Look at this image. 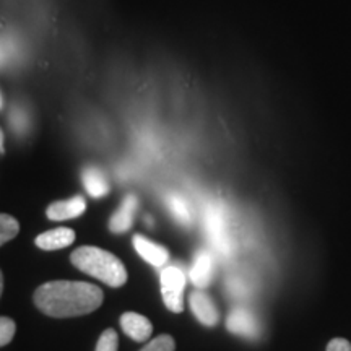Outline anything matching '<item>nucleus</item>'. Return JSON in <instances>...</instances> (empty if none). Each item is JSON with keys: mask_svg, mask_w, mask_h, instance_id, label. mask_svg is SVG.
<instances>
[{"mask_svg": "<svg viewBox=\"0 0 351 351\" xmlns=\"http://www.w3.org/2000/svg\"><path fill=\"white\" fill-rule=\"evenodd\" d=\"M205 223H207V231L210 238L213 241V244L221 249V252H226L228 249L226 225H225V215L221 213V210H218L217 207H212L210 210H207Z\"/></svg>", "mask_w": 351, "mask_h": 351, "instance_id": "10", "label": "nucleus"}, {"mask_svg": "<svg viewBox=\"0 0 351 351\" xmlns=\"http://www.w3.org/2000/svg\"><path fill=\"white\" fill-rule=\"evenodd\" d=\"M15 332L16 324L13 322L10 317H5V315H3V317L0 319V345L7 346L10 343L13 337H15Z\"/></svg>", "mask_w": 351, "mask_h": 351, "instance_id": "18", "label": "nucleus"}, {"mask_svg": "<svg viewBox=\"0 0 351 351\" xmlns=\"http://www.w3.org/2000/svg\"><path fill=\"white\" fill-rule=\"evenodd\" d=\"M70 262L85 271L86 275L101 280L103 283L112 288L124 287L127 282V270L119 258L109 251L95 247V245H83L72 252Z\"/></svg>", "mask_w": 351, "mask_h": 351, "instance_id": "2", "label": "nucleus"}, {"mask_svg": "<svg viewBox=\"0 0 351 351\" xmlns=\"http://www.w3.org/2000/svg\"><path fill=\"white\" fill-rule=\"evenodd\" d=\"M213 278V258L208 252H199L191 269V282L197 288H207Z\"/></svg>", "mask_w": 351, "mask_h": 351, "instance_id": "11", "label": "nucleus"}, {"mask_svg": "<svg viewBox=\"0 0 351 351\" xmlns=\"http://www.w3.org/2000/svg\"><path fill=\"white\" fill-rule=\"evenodd\" d=\"M117 348H119V337H117V332L112 330V328H106V330L101 333L95 351H117Z\"/></svg>", "mask_w": 351, "mask_h": 351, "instance_id": "16", "label": "nucleus"}, {"mask_svg": "<svg viewBox=\"0 0 351 351\" xmlns=\"http://www.w3.org/2000/svg\"><path fill=\"white\" fill-rule=\"evenodd\" d=\"M121 327L127 337L135 341L150 340L153 333V326L145 315L137 313H125L121 317Z\"/></svg>", "mask_w": 351, "mask_h": 351, "instance_id": "6", "label": "nucleus"}, {"mask_svg": "<svg viewBox=\"0 0 351 351\" xmlns=\"http://www.w3.org/2000/svg\"><path fill=\"white\" fill-rule=\"evenodd\" d=\"M86 210V202L82 195H75L72 199L67 200H59L51 204L47 207L46 213L47 218L54 219V221H62V219H70V218H77L80 215L85 213Z\"/></svg>", "mask_w": 351, "mask_h": 351, "instance_id": "7", "label": "nucleus"}, {"mask_svg": "<svg viewBox=\"0 0 351 351\" xmlns=\"http://www.w3.org/2000/svg\"><path fill=\"white\" fill-rule=\"evenodd\" d=\"M20 223L12 215H0V244H7L19 234Z\"/></svg>", "mask_w": 351, "mask_h": 351, "instance_id": "15", "label": "nucleus"}, {"mask_svg": "<svg viewBox=\"0 0 351 351\" xmlns=\"http://www.w3.org/2000/svg\"><path fill=\"white\" fill-rule=\"evenodd\" d=\"M137 205H138V200L135 199L134 195H127L124 202H122L121 208L117 210L116 215L111 218V221H109V230L112 232H124L129 230L132 226V221H134V215H135V210H137Z\"/></svg>", "mask_w": 351, "mask_h": 351, "instance_id": "12", "label": "nucleus"}, {"mask_svg": "<svg viewBox=\"0 0 351 351\" xmlns=\"http://www.w3.org/2000/svg\"><path fill=\"white\" fill-rule=\"evenodd\" d=\"M176 341L171 335H160L152 341H148L140 351H174Z\"/></svg>", "mask_w": 351, "mask_h": 351, "instance_id": "17", "label": "nucleus"}, {"mask_svg": "<svg viewBox=\"0 0 351 351\" xmlns=\"http://www.w3.org/2000/svg\"><path fill=\"white\" fill-rule=\"evenodd\" d=\"M326 351H351V343L346 339H333L328 341Z\"/></svg>", "mask_w": 351, "mask_h": 351, "instance_id": "19", "label": "nucleus"}, {"mask_svg": "<svg viewBox=\"0 0 351 351\" xmlns=\"http://www.w3.org/2000/svg\"><path fill=\"white\" fill-rule=\"evenodd\" d=\"M166 204H168L173 217L178 219L181 225H189V223H191V208H189V204L181 195L171 194L168 197V200H166Z\"/></svg>", "mask_w": 351, "mask_h": 351, "instance_id": "14", "label": "nucleus"}, {"mask_svg": "<svg viewBox=\"0 0 351 351\" xmlns=\"http://www.w3.org/2000/svg\"><path fill=\"white\" fill-rule=\"evenodd\" d=\"M75 241V231L70 228H56L46 231L36 238V245L43 251H57L67 247Z\"/></svg>", "mask_w": 351, "mask_h": 351, "instance_id": "9", "label": "nucleus"}, {"mask_svg": "<svg viewBox=\"0 0 351 351\" xmlns=\"http://www.w3.org/2000/svg\"><path fill=\"white\" fill-rule=\"evenodd\" d=\"M184 288H186V276L178 267H165L161 271V295L165 304L173 313L184 311Z\"/></svg>", "mask_w": 351, "mask_h": 351, "instance_id": "3", "label": "nucleus"}, {"mask_svg": "<svg viewBox=\"0 0 351 351\" xmlns=\"http://www.w3.org/2000/svg\"><path fill=\"white\" fill-rule=\"evenodd\" d=\"M134 247L135 251H137L148 263H152V265L163 267L168 263V258H169L168 249L160 244L152 243L150 239H147L142 234L134 236Z\"/></svg>", "mask_w": 351, "mask_h": 351, "instance_id": "8", "label": "nucleus"}, {"mask_svg": "<svg viewBox=\"0 0 351 351\" xmlns=\"http://www.w3.org/2000/svg\"><path fill=\"white\" fill-rule=\"evenodd\" d=\"M226 327L231 333L245 337V339H257L261 333V324L252 311L247 307H234L226 319Z\"/></svg>", "mask_w": 351, "mask_h": 351, "instance_id": "4", "label": "nucleus"}, {"mask_svg": "<svg viewBox=\"0 0 351 351\" xmlns=\"http://www.w3.org/2000/svg\"><path fill=\"white\" fill-rule=\"evenodd\" d=\"M103 291L86 282H57L44 283L34 291V304L49 317L67 319L93 313L103 304Z\"/></svg>", "mask_w": 351, "mask_h": 351, "instance_id": "1", "label": "nucleus"}, {"mask_svg": "<svg viewBox=\"0 0 351 351\" xmlns=\"http://www.w3.org/2000/svg\"><path fill=\"white\" fill-rule=\"evenodd\" d=\"M83 184H85L88 194L95 199H99V197H104L109 192V184L104 178V174L101 173L98 168H93V166H88V168L83 171L82 174Z\"/></svg>", "mask_w": 351, "mask_h": 351, "instance_id": "13", "label": "nucleus"}, {"mask_svg": "<svg viewBox=\"0 0 351 351\" xmlns=\"http://www.w3.org/2000/svg\"><path fill=\"white\" fill-rule=\"evenodd\" d=\"M191 309L192 313L199 322L204 324L207 327H213L218 324V309L217 306L213 304L212 298H210L205 291H200V289H195L191 295Z\"/></svg>", "mask_w": 351, "mask_h": 351, "instance_id": "5", "label": "nucleus"}]
</instances>
